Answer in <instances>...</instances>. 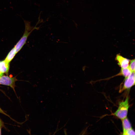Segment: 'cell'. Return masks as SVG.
I'll return each mask as SVG.
<instances>
[{
    "label": "cell",
    "mask_w": 135,
    "mask_h": 135,
    "mask_svg": "<svg viewBox=\"0 0 135 135\" xmlns=\"http://www.w3.org/2000/svg\"><path fill=\"white\" fill-rule=\"evenodd\" d=\"M1 134V128L0 127V135Z\"/></svg>",
    "instance_id": "5bb4252c"
},
{
    "label": "cell",
    "mask_w": 135,
    "mask_h": 135,
    "mask_svg": "<svg viewBox=\"0 0 135 135\" xmlns=\"http://www.w3.org/2000/svg\"><path fill=\"white\" fill-rule=\"evenodd\" d=\"M1 62V61H0V62Z\"/></svg>",
    "instance_id": "2e32d148"
},
{
    "label": "cell",
    "mask_w": 135,
    "mask_h": 135,
    "mask_svg": "<svg viewBox=\"0 0 135 135\" xmlns=\"http://www.w3.org/2000/svg\"><path fill=\"white\" fill-rule=\"evenodd\" d=\"M24 21L25 25V31L22 36L14 46L16 53L20 50L25 44L28 37L32 31L35 29L38 30L39 28L36 26L39 23L40 20L34 27L31 26L30 22L24 20Z\"/></svg>",
    "instance_id": "6da1fadb"
},
{
    "label": "cell",
    "mask_w": 135,
    "mask_h": 135,
    "mask_svg": "<svg viewBox=\"0 0 135 135\" xmlns=\"http://www.w3.org/2000/svg\"><path fill=\"white\" fill-rule=\"evenodd\" d=\"M1 120H0V124H1Z\"/></svg>",
    "instance_id": "9a60e30c"
},
{
    "label": "cell",
    "mask_w": 135,
    "mask_h": 135,
    "mask_svg": "<svg viewBox=\"0 0 135 135\" xmlns=\"http://www.w3.org/2000/svg\"><path fill=\"white\" fill-rule=\"evenodd\" d=\"M118 64L121 68L128 67L130 60L123 57L119 54H117L115 58Z\"/></svg>",
    "instance_id": "5b68a950"
},
{
    "label": "cell",
    "mask_w": 135,
    "mask_h": 135,
    "mask_svg": "<svg viewBox=\"0 0 135 135\" xmlns=\"http://www.w3.org/2000/svg\"><path fill=\"white\" fill-rule=\"evenodd\" d=\"M128 67L132 72H135V59L130 60Z\"/></svg>",
    "instance_id": "30bf717a"
},
{
    "label": "cell",
    "mask_w": 135,
    "mask_h": 135,
    "mask_svg": "<svg viewBox=\"0 0 135 135\" xmlns=\"http://www.w3.org/2000/svg\"><path fill=\"white\" fill-rule=\"evenodd\" d=\"M17 80L16 77H10L7 76H0V84L9 86L14 91L15 82Z\"/></svg>",
    "instance_id": "3957f363"
},
{
    "label": "cell",
    "mask_w": 135,
    "mask_h": 135,
    "mask_svg": "<svg viewBox=\"0 0 135 135\" xmlns=\"http://www.w3.org/2000/svg\"><path fill=\"white\" fill-rule=\"evenodd\" d=\"M118 108L112 115L121 120L127 117L129 107V97L127 96L124 101L119 102Z\"/></svg>",
    "instance_id": "7a4b0ae2"
},
{
    "label": "cell",
    "mask_w": 135,
    "mask_h": 135,
    "mask_svg": "<svg viewBox=\"0 0 135 135\" xmlns=\"http://www.w3.org/2000/svg\"><path fill=\"white\" fill-rule=\"evenodd\" d=\"M121 120L123 129L122 134L124 135L127 131L132 128L131 124L127 117Z\"/></svg>",
    "instance_id": "8992f818"
},
{
    "label": "cell",
    "mask_w": 135,
    "mask_h": 135,
    "mask_svg": "<svg viewBox=\"0 0 135 135\" xmlns=\"http://www.w3.org/2000/svg\"><path fill=\"white\" fill-rule=\"evenodd\" d=\"M135 133L134 130L132 128L127 131L124 135H134Z\"/></svg>",
    "instance_id": "8fae6325"
},
{
    "label": "cell",
    "mask_w": 135,
    "mask_h": 135,
    "mask_svg": "<svg viewBox=\"0 0 135 135\" xmlns=\"http://www.w3.org/2000/svg\"><path fill=\"white\" fill-rule=\"evenodd\" d=\"M9 68V64L4 60L0 63V71L2 73L8 74Z\"/></svg>",
    "instance_id": "52a82bcc"
},
{
    "label": "cell",
    "mask_w": 135,
    "mask_h": 135,
    "mask_svg": "<svg viewBox=\"0 0 135 135\" xmlns=\"http://www.w3.org/2000/svg\"><path fill=\"white\" fill-rule=\"evenodd\" d=\"M3 73L0 71V76L3 75Z\"/></svg>",
    "instance_id": "4fadbf2b"
},
{
    "label": "cell",
    "mask_w": 135,
    "mask_h": 135,
    "mask_svg": "<svg viewBox=\"0 0 135 135\" xmlns=\"http://www.w3.org/2000/svg\"><path fill=\"white\" fill-rule=\"evenodd\" d=\"M132 72L128 67L125 68H121L120 72L117 75L122 76L126 78L129 76Z\"/></svg>",
    "instance_id": "9c48e42d"
},
{
    "label": "cell",
    "mask_w": 135,
    "mask_h": 135,
    "mask_svg": "<svg viewBox=\"0 0 135 135\" xmlns=\"http://www.w3.org/2000/svg\"><path fill=\"white\" fill-rule=\"evenodd\" d=\"M134 84L135 72H133L128 76L125 78L123 86L120 91L121 92L124 90L129 89Z\"/></svg>",
    "instance_id": "277c9868"
},
{
    "label": "cell",
    "mask_w": 135,
    "mask_h": 135,
    "mask_svg": "<svg viewBox=\"0 0 135 135\" xmlns=\"http://www.w3.org/2000/svg\"><path fill=\"white\" fill-rule=\"evenodd\" d=\"M16 54V49L14 47L8 53L4 60L9 63L14 58Z\"/></svg>",
    "instance_id": "ba28073f"
},
{
    "label": "cell",
    "mask_w": 135,
    "mask_h": 135,
    "mask_svg": "<svg viewBox=\"0 0 135 135\" xmlns=\"http://www.w3.org/2000/svg\"><path fill=\"white\" fill-rule=\"evenodd\" d=\"M0 113H2L6 115L9 116L6 114L0 108Z\"/></svg>",
    "instance_id": "7c38bea8"
}]
</instances>
